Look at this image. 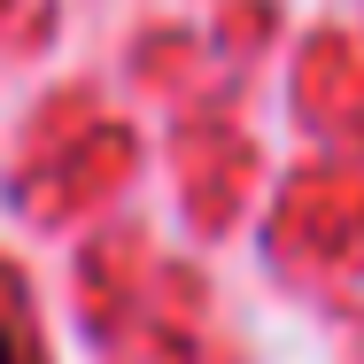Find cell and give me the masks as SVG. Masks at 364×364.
I'll return each mask as SVG.
<instances>
[{"instance_id":"1","label":"cell","mask_w":364,"mask_h":364,"mask_svg":"<svg viewBox=\"0 0 364 364\" xmlns=\"http://www.w3.org/2000/svg\"><path fill=\"white\" fill-rule=\"evenodd\" d=\"M0 364H39V349H31L23 333H0Z\"/></svg>"}]
</instances>
